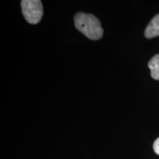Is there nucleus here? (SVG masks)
Listing matches in <instances>:
<instances>
[{
  "label": "nucleus",
  "mask_w": 159,
  "mask_h": 159,
  "mask_svg": "<svg viewBox=\"0 0 159 159\" xmlns=\"http://www.w3.org/2000/svg\"><path fill=\"white\" fill-rule=\"evenodd\" d=\"M75 25L80 32L91 40H99L102 37L103 30L99 20L93 14L80 12L74 17Z\"/></svg>",
  "instance_id": "obj_1"
},
{
  "label": "nucleus",
  "mask_w": 159,
  "mask_h": 159,
  "mask_svg": "<svg viewBox=\"0 0 159 159\" xmlns=\"http://www.w3.org/2000/svg\"><path fill=\"white\" fill-rule=\"evenodd\" d=\"M21 6L24 17L27 22L35 25L41 21L43 16V5L40 0H22Z\"/></svg>",
  "instance_id": "obj_2"
},
{
  "label": "nucleus",
  "mask_w": 159,
  "mask_h": 159,
  "mask_svg": "<svg viewBox=\"0 0 159 159\" xmlns=\"http://www.w3.org/2000/svg\"><path fill=\"white\" fill-rule=\"evenodd\" d=\"M159 35V13L152 18L150 22L145 29L144 36L147 39H152V38Z\"/></svg>",
  "instance_id": "obj_3"
},
{
  "label": "nucleus",
  "mask_w": 159,
  "mask_h": 159,
  "mask_svg": "<svg viewBox=\"0 0 159 159\" xmlns=\"http://www.w3.org/2000/svg\"><path fill=\"white\" fill-rule=\"evenodd\" d=\"M148 66L151 71V77L159 80V54L156 55L149 61Z\"/></svg>",
  "instance_id": "obj_4"
},
{
  "label": "nucleus",
  "mask_w": 159,
  "mask_h": 159,
  "mask_svg": "<svg viewBox=\"0 0 159 159\" xmlns=\"http://www.w3.org/2000/svg\"><path fill=\"white\" fill-rule=\"evenodd\" d=\"M153 150L159 156V138H158L155 141L153 144Z\"/></svg>",
  "instance_id": "obj_5"
}]
</instances>
